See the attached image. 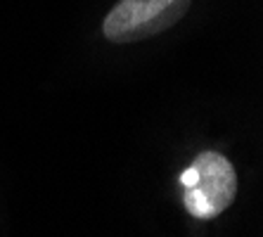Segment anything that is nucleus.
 <instances>
[{
	"label": "nucleus",
	"instance_id": "nucleus-1",
	"mask_svg": "<svg viewBox=\"0 0 263 237\" xmlns=\"http://www.w3.org/2000/svg\"><path fill=\"white\" fill-rule=\"evenodd\" d=\"M183 209L195 221H214L237 199L239 178L230 159L218 150H202L178 176Z\"/></svg>",
	"mask_w": 263,
	"mask_h": 237
},
{
	"label": "nucleus",
	"instance_id": "nucleus-2",
	"mask_svg": "<svg viewBox=\"0 0 263 237\" xmlns=\"http://www.w3.org/2000/svg\"><path fill=\"white\" fill-rule=\"evenodd\" d=\"M192 0H117L104 14L100 31L111 45L147 41L176 26Z\"/></svg>",
	"mask_w": 263,
	"mask_h": 237
}]
</instances>
